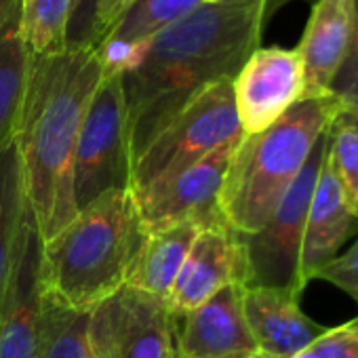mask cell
<instances>
[{
  "instance_id": "836d02e7",
  "label": "cell",
  "mask_w": 358,
  "mask_h": 358,
  "mask_svg": "<svg viewBox=\"0 0 358 358\" xmlns=\"http://www.w3.org/2000/svg\"><path fill=\"white\" fill-rule=\"evenodd\" d=\"M175 358H186V356H184L182 352H179V348H177V352H175Z\"/></svg>"
},
{
  "instance_id": "484cf974",
  "label": "cell",
  "mask_w": 358,
  "mask_h": 358,
  "mask_svg": "<svg viewBox=\"0 0 358 358\" xmlns=\"http://www.w3.org/2000/svg\"><path fill=\"white\" fill-rule=\"evenodd\" d=\"M329 93L341 103V108L358 106V0H352V36L345 59L331 83Z\"/></svg>"
},
{
  "instance_id": "52a82bcc",
  "label": "cell",
  "mask_w": 358,
  "mask_h": 358,
  "mask_svg": "<svg viewBox=\"0 0 358 358\" xmlns=\"http://www.w3.org/2000/svg\"><path fill=\"white\" fill-rule=\"evenodd\" d=\"M331 129V127H329ZM329 143V131L314 145L308 162L299 171L266 226L253 234H238L245 251V287H272L303 293L299 282V253L308 207L318 182Z\"/></svg>"
},
{
  "instance_id": "ba28073f",
  "label": "cell",
  "mask_w": 358,
  "mask_h": 358,
  "mask_svg": "<svg viewBox=\"0 0 358 358\" xmlns=\"http://www.w3.org/2000/svg\"><path fill=\"white\" fill-rule=\"evenodd\" d=\"M95 358H175L177 318L166 303L124 287L89 312Z\"/></svg>"
},
{
  "instance_id": "d4e9b609",
  "label": "cell",
  "mask_w": 358,
  "mask_h": 358,
  "mask_svg": "<svg viewBox=\"0 0 358 358\" xmlns=\"http://www.w3.org/2000/svg\"><path fill=\"white\" fill-rule=\"evenodd\" d=\"M150 41H124V38L101 41L95 47V51H97L99 64L103 68V74L124 76V74L137 70L150 51Z\"/></svg>"
},
{
  "instance_id": "7c38bea8",
  "label": "cell",
  "mask_w": 358,
  "mask_h": 358,
  "mask_svg": "<svg viewBox=\"0 0 358 358\" xmlns=\"http://www.w3.org/2000/svg\"><path fill=\"white\" fill-rule=\"evenodd\" d=\"M247 280L245 251L241 236L228 226L203 228L179 270L164 303L175 318L203 306L224 287Z\"/></svg>"
},
{
  "instance_id": "4dcf8cb0",
  "label": "cell",
  "mask_w": 358,
  "mask_h": 358,
  "mask_svg": "<svg viewBox=\"0 0 358 358\" xmlns=\"http://www.w3.org/2000/svg\"><path fill=\"white\" fill-rule=\"evenodd\" d=\"M17 3L20 0H0V30L7 26L11 15L17 11Z\"/></svg>"
},
{
  "instance_id": "e0dca14e",
  "label": "cell",
  "mask_w": 358,
  "mask_h": 358,
  "mask_svg": "<svg viewBox=\"0 0 358 358\" xmlns=\"http://www.w3.org/2000/svg\"><path fill=\"white\" fill-rule=\"evenodd\" d=\"M201 230L194 224H182L148 234L129 287L164 301Z\"/></svg>"
},
{
  "instance_id": "e575fe53",
  "label": "cell",
  "mask_w": 358,
  "mask_h": 358,
  "mask_svg": "<svg viewBox=\"0 0 358 358\" xmlns=\"http://www.w3.org/2000/svg\"><path fill=\"white\" fill-rule=\"evenodd\" d=\"M205 3H226V0H205Z\"/></svg>"
},
{
  "instance_id": "d6986e66",
  "label": "cell",
  "mask_w": 358,
  "mask_h": 358,
  "mask_svg": "<svg viewBox=\"0 0 358 358\" xmlns=\"http://www.w3.org/2000/svg\"><path fill=\"white\" fill-rule=\"evenodd\" d=\"M30 53L20 38V15H11L0 30V150L13 137L26 93Z\"/></svg>"
},
{
  "instance_id": "f1b7e54d",
  "label": "cell",
  "mask_w": 358,
  "mask_h": 358,
  "mask_svg": "<svg viewBox=\"0 0 358 358\" xmlns=\"http://www.w3.org/2000/svg\"><path fill=\"white\" fill-rule=\"evenodd\" d=\"M97 0H76V11L70 24V47H91L93 32V13Z\"/></svg>"
},
{
  "instance_id": "4fadbf2b",
  "label": "cell",
  "mask_w": 358,
  "mask_h": 358,
  "mask_svg": "<svg viewBox=\"0 0 358 358\" xmlns=\"http://www.w3.org/2000/svg\"><path fill=\"white\" fill-rule=\"evenodd\" d=\"M245 285L224 287L177 318V348L186 358H245L257 354L243 306Z\"/></svg>"
},
{
  "instance_id": "9c48e42d",
  "label": "cell",
  "mask_w": 358,
  "mask_h": 358,
  "mask_svg": "<svg viewBox=\"0 0 358 358\" xmlns=\"http://www.w3.org/2000/svg\"><path fill=\"white\" fill-rule=\"evenodd\" d=\"M238 141L217 148L203 160L158 179L141 192H133L145 232L152 234L182 224L199 228L226 224L220 194Z\"/></svg>"
},
{
  "instance_id": "1f68e13d",
  "label": "cell",
  "mask_w": 358,
  "mask_h": 358,
  "mask_svg": "<svg viewBox=\"0 0 358 358\" xmlns=\"http://www.w3.org/2000/svg\"><path fill=\"white\" fill-rule=\"evenodd\" d=\"M339 118L345 120L348 124H352L358 131V106H350V108H341Z\"/></svg>"
},
{
  "instance_id": "3957f363",
  "label": "cell",
  "mask_w": 358,
  "mask_h": 358,
  "mask_svg": "<svg viewBox=\"0 0 358 358\" xmlns=\"http://www.w3.org/2000/svg\"><path fill=\"white\" fill-rule=\"evenodd\" d=\"M145 238L133 190L101 196L43 243V293L76 312L95 310L131 282Z\"/></svg>"
},
{
  "instance_id": "2e32d148",
  "label": "cell",
  "mask_w": 358,
  "mask_h": 358,
  "mask_svg": "<svg viewBox=\"0 0 358 358\" xmlns=\"http://www.w3.org/2000/svg\"><path fill=\"white\" fill-rule=\"evenodd\" d=\"M352 36V0H314L297 53L303 64L306 97L331 95Z\"/></svg>"
},
{
  "instance_id": "ffe728a7",
  "label": "cell",
  "mask_w": 358,
  "mask_h": 358,
  "mask_svg": "<svg viewBox=\"0 0 358 358\" xmlns=\"http://www.w3.org/2000/svg\"><path fill=\"white\" fill-rule=\"evenodd\" d=\"M76 0H20V38L30 55L57 53L68 47Z\"/></svg>"
},
{
  "instance_id": "9a60e30c",
  "label": "cell",
  "mask_w": 358,
  "mask_h": 358,
  "mask_svg": "<svg viewBox=\"0 0 358 358\" xmlns=\"http://www.w3.org/2000/svg\"><path fill=\"white\" fill-rule=\"evenodd\" d=\"M356 226L358 222L343 201L324 154V162L308 207L299 253V282L303 289L316 278L320 268L337 257L339 249L356 232Z\"/></svg>"
},
{
  "instance_id": "cb8c5ba5",
  "label": "cell",
  "mask_w": 358,
  "mask_h": 358,
  "mask_svg": "<svg viewBox=\"0 0 358 358\" xmlns=\"http://www.w3.org/2000/svg\"><path fill=\"white\" fill-rule=\"evenodd\" d=\"M291 358H358V316L327 329Z\"/></svg>"
},
{
  "instance_id": "8fae6325",
  "label": "cell",
  "mask_w": 358,
  "mask_h": 358,
  "mask_svg": "<svg viewBox=\"0 0 358 358\" xmlns=\"http://www.w3.org/2000/svg\"><path fill=\"white\" fill-rule=\"evenodd\" d=\"M41 259L43 236L28 207L9 285L0 301V358H38L43 314Z\"/></svg>"
},
{
  "instance_id": "30bf717a",
  "label": "cell",
  "mask_w": 358,
  "mask_h": 358,
  "mask_svg": "<svg viewBox=\"0 0 358 358\" xmlns=\"http://www.w3.org/2000/svg\"><path fill=\"white\" fill-rule=\"evenodd\" d=\"M232 93L245 135L272 127L306 97L303 64L297 49H255L232 78Z\"/></svg>"
},
{
  "instance_id": "44dd1931",
  "label": "cell",
  "mask_w": 358,
  "mask_h": 358,
  "mask_svg": "<svg viewBox=\"0 0 358 358\" xmlns=\"http://www.w3.org/2000/svg\"><path fill=\"white\" fill-rule=\"evenodd\" d=\"M38 358H95L89 337V312L70 310L43 293Z\"/></svg>"
},
{
  "instance_id": "4316f807",
  "label": "cell",
  "mask_w": 358,
  "mask_h": 358,
  "mask_svg": "<svg viewBox=\"0 0 358 358\" xmlns=\"http://www.w3.org/2000/svg\"><path fill=\"white\" fill-rule=\"evenodd\" d=\"M316 278L335 285L358 303V238L343 255H337L320 268Z\"/></svg>"
},
{
  "instance_id": "6da1fadb",
  "label": "cell",
  "mask_w": 358,
  "mask_h": 358,
  "mask_svg": "<svg viewBox=\"0 0 358 358\" xmlns=\"http://www.w3.org/2000/svg\"><path fill=\"white\" fill-rule=\"evenodd\" d=\"M266 0L203 3L150 41L143 64L120 76L133 162L209 87L232 80L264 34Z\"/></svg>"
},
{
  "instance_id": "603a6c76",
  "label": "cell",
  "mask_w": 358,
  "mask_h": 358,
  "mask_svg": "<svg viewBox=\"0 0 358 358\" xmlns=\"http://www.w3.org/2000/svg\"><path fill=\"white\" fill-rule=\"evenodd\" d=\"M327 162L337 179L348 209L358 222V131L341 120L339 114L329 129Z\"/></svg>"
},
{
  "instance_id": "ac0fdd59",
  "label": "cell",
  "mask_w": 358,
  "mask_h": 358,
  "mask_svg": "<svg viewBox=\"0 0 358 358\" xmlns=\"http://www.w3.org/2000/svg\"><path fill=\"white\" fill-rule=\"evenodd\" d=\"M28 196L15 137L0 150V301L5 297L20 230L26 220Z\"/></svg>"
},
{
  "instance_id": "5bb4252c",
  "label": "cell",
  "mask_w": 358,
  "mask_h": 358,
  "mask_svg": "<svg viewBox=\"0 0 358 358\" xmlns=\"http://www.w3.org/2000/svg\"><path fill=\"white\" fill-rule=\"evenodd\" d=\"M299 299L301 293L289 289L245 287V316L259 354L291 358L327 331L303 314Z\"/></svg>"
},
{
  "instance_id": "d6a6232c",
  "label": "cell",
  "mask_w": 358,
  "mask_h": 358,
  "mask_svg": "<svg viewBox=\"0 0 358 358\" xmlns=\"http://www.w3.org/2000/svg\"><path fill=\"white\" fill-rule=\"evenodd\" d=\"M245 358H270V356H266V354H259V352H257V354H253V356H245Z\"/></svg>"
},
{
  "instance_id": "277c9868",
  "label": "cell",
  "mask_w": 358,
  "mask_h": 358,
  "mask_svg": "<svg viewBox=\"0 0 358 358\" xmlns=\"http://www.w3.org/2000/svg\"><path fill=\"white\" fill-rule=\"evenodd\" d=\"M339 112L333 95L303 97L266 131L243 135L220 194L222 215L236 234L266 226Z\"/></svg>"
},
{
  "instance_id": "7402d4cb",
  "label": "cell",
  "mask_w": 358,
  "mask_h": 358,
  "mask_svg": "<svg viewBox=\"0 0 358 358\" xmlns=\"http://www.w3.org/2000/svg\"><path fill=\"white\" fill-rule=\"evenodd\" d=\"M203 3L205 0H135L106 38L150 41L164 28L190 15Z\"/></svg>"
},
{
  "instance_id": "f546056e",
  "label": "cell",
  "mask_w": 358,
  "mask_h": 358,
  "mask_svg": "<svg viewBox=\"0 0 358 358\" xmlns=\"http://www.w3.org/2000/svg\"><path fill=\"white\" fill-rule=\"evenodd\" d=\"M291 3H314V0H266V5H264V26L287 5Z\"/></svg>"
},
{
  "instance_id": "7a4b0ae2",
  "label": "cell",
  "mask_w": 358,
  "mask_h": 358,
  "mask_svg": "<svg viewBox=\"0 0 358 358\" xmlns=\"http://www.w3.org/2000/svg\"><path fill=\"white\" fill-rule=\"evenodd\" d=\"M103 78L93 47H66L30 55L26 93L17 118L28 207L43 243L78 213L72 194V162L91 97Z\"/></svg>"
},
{
  "instance_id": "5b68a950",
  "label": "cell",
  "mask_w": 358,
  "mask_h": 358,
  "mask_svg": "<svg viewBox=\"0 0 358 358\" xmlns=\"http://www.w3.org/2000/svg\"><path fill=\"white\" fill-rule=\"evenodd\" d=\"M133 150L127 103L118 74H103L97 85L72 162V194L76 211L116 190H131Z\"/></svg>"
},
{
  "instance_id": "8992f818",
  "label": "cell",
  "mask_w": 358,
  "mask_h": 358,
  "mask_svg": "<svg viewBox=\"0 0 358 358\" xmlns=\"http://www.w3.org/2000/svg\"><path fill=\"white\" fill-rule=\"evenodd\" d=\"M243 135L232 80L217 83L194 97L135 158L131 190L141 192Z\"/></svg>"
},
{
  "instance_id": "83f0119b",
  "label": "cell",
  "mask_w": 358,
  "mask_h": 358,
  "mask_svg": "<svg viewBox=\"0 0 358 358\" xmlns=\"http://www.w3.org/2000/svg\"><path fill=\"white\" fill-rule=\"evenodd\" d=\"M135 0H97L93 13V32H91V47L95 49L116 26V22L124 15V11Z\"/></svg>"
}]
</instances>
